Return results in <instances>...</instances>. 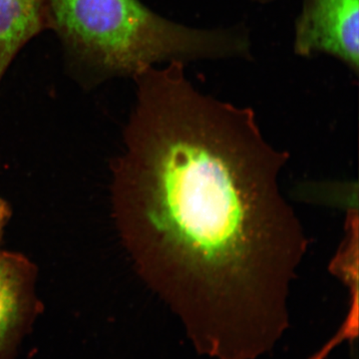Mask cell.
<instances>
[{"mask_svg": "<svg viewBox=\"0 0 359 359\" xmlns=\"http://www.w3.org/2000/svg\"><path fill=\"white\" fill-rule=\"evenodd\" d=\"M186 65L133 77L136 103L112 168V212L136 273L201 353L255 359L289 325L309 247L283 197L290 159L250 107L198 89Z\"/></svg>", "mask_w": 359, "mask_h": 359, "instance_id": "obj_1", "label": "cell"}, {"mask_svg": "<svg viewBox=\"0 0 359 359\" xmlns=\"http://www.w3.org/2000/svg\"><path fill=\"white\" fill-rule=\"evenodd\" d=\"M54 30L73 62L94 76L133 78L163 63L254 58L245 25L194 27L140 0H47Z\"/></svg>", "mask_w": 359, "mask_h": 359, "instance_id": "obj_2", "label": "cell"}, {"mask_svg": "<svg viewBox=\"0 0 359 359\" xmlns=\"http://www.w3.org/2000/svg\"><path fill=\"white\" fill-rule=\"evenodd\" d=\"M292 48L299 57L318 53L359 72V0H302Z\"/></svg>", "mask_w": 359, "mask_h": 359, "instance_id": "obj_3", "label": "cell"}, {"mask_svg": "<svg viewBox=\"0 0 359 359\" xmlns=\"http://www.w3.org/2000/svg\"><path fill=\"white\" fill-rule=\"evenodd\" d=\"M37 269L28 257L0 250V359H8L40 313Z\"/></svg>", "mask_w": 359, "mask_h": 359, "instance_id": "obj_4", "label": "cell"}, {"mask_svg": "<svg viewBox=\"0 0 359 359\" xmlns=\"http://www.w3.org/2000/svg\"><path fill=\"white\" fill-rule=\"evenodd\" d=\"M46 29L47 0H0V82L18 52Z\"/></svg>", "mask_w": 359, "mask_h": 359, "instance_id": "obj_5", "label": "cell"}, {"mask_svg": "<svg viewBox=\"0 0 359 359\" xmlns=\"http://www.w3.org/2000/svg\"><path fill=\"white\" fill-rule=\"evenodd\" d=\"M342 339L339 334H334L332 339L328 340L327 344H325L320 351H316L309 359H325L330 355V353L341 344Z\"/></svg>", "mask_w": 359, "mask_h": 359, "instance_id": "obj_6", "label": "cell"}, {"mask_svg": "<svg viewBox=\"0 0 359 359\" xmlns=\"http://www.w3.org/2000/svg\"><path fill=\"white\" fill-rule=\"evenodd\" d=\"M11 217V209L6 201L0 199V245L4 237V229ZM1 250V249H0Z\"/></svg>", "mask_w": 359, "mask_h": 359, "instance_id": "obj_7", "label": "cell"}]
</instances>
